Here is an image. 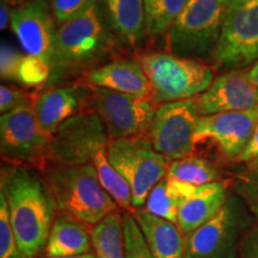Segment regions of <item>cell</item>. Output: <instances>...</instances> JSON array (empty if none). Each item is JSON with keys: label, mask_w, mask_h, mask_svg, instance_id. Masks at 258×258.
Listing matches in <instances>:
<instances>
[{"label": "cell", "mask_w": 258, "mask_h": 258, "mask_svg": "<svg viewBox=\"0 0 258 258\" xmlns=\"http://www.w3.org/2000/svg\"><path fill=\"white\" fill-rule=\"evenodd\" d=\"M10 222L25 258H35L46 247L56 207L47 185L34 171L15 167L2 180Z\"/></svg>", "instance_id": "1"}, {"label": "cell", "mask_w": 258, "mask_h": 258, "mask_svg": "<svg viewBox=\"0 0 258 258\" xmlns=\"http://www.w3.org/2000/svg\"><path fill=\"white\" fill-rule=\"evenodd\" d=\"M47 186L55 206L64 215L86 226H93L118 206L103 189L92 164L60 165L47 175Z\"/></svg>", "instance_id": "2"}, {"label": "cell", "mask_w": 258, "mask_h": 258, "mask_svg": "<svg viewBox=\"0 0 258 258\" xmlns=\"http://www.w3.org/2000/svg\"><path fill=\"white\" fill-rule=\"evenodd\" d=\"M151 86L154 103L192 99L202 95L214 80V70L195 59L171 53H147L139 59Z\"/></svg>", "instance_id": "3"}, {"label": "cell", "mask_w": 258, "mask_h": 258, "mask_svg": "<svg viewBox=\"0 0 258 258\" xmlns=\"http://www.w3.org/2000/svg\"><path fill=\"white\" fill-rule=\"evenodd\" d=\"M105 44L106 32L99 18L98 6L96 0H91L56 30L50 59V79L96 60Z\"/></svg>", "instance_id": "4"}, {"label": "cell", "mask_w": 258, "mask_h": 258, "mask_svg": "<svg viewBox=\"0 0 258 258\" xmlns=\"http://www.w3.org/2000/svg\"><path fill=\"white\" fill-rule=\"evenodd\" d=\"M231 0H188L167 32V47L173 55L195 59L214 53Z\"/></svg>", "instance_id": "5"}, {"label": "cell", "mask_w": 258, "mask_h": 258, "mask_svg": "<svg viewBox=\"0 0 258 258\" xmlns=\"http://www.w3.org/2000/svg\"><path fill=\"white\" fill-rule=\"evenodd\" d=\"M106 156L131 186L134 209L146 203L151 190L165 178L170 166L169 160L158 153L150 139L145 137L110 140Z\"/></svg>", "instance_id": "6"}, {"label": "cell", "mask_w": 258, "mask_h": 258, "mask_svg": "<svg viewBox=\"0 0 258 258\" xmlns=\"http://www.w3.org/2000/svg\"><path fill=\"white\" fill-rule=\"evenodd\" d=\"M221 66L241 70L258 61V0H231L214 50Z\"/></svg>", "instance_id": "7"}, {"label": "cell", "mask_w": 258, "mask_h": 258, "mask_svg": "<svg viewBox=\"0 0 258 258\" xmlns=\"http://www.w3.org/2000/svg\"><path fill=\"white\" fill-rule=\"evenodd\" d=\"M250 218L241 202L227 199L220 211L185 237V258H234Z\"/></svg>", "instance_id": "8"}, {"label": "cell", "mask_w": 258, "mask_h": 258, "mask_svg": "<svg viewBox=\"0 0 258 258\" xmlns=\"http://www.w3.org/2000/svg\"><path fill=\"white\" fill-rule=\"evenodd\" d=\"M200 117L195 98L158 106L147 133L154 150L169 161L191 156Z\"/></svg>", "instance_id": "9"}, {"label": "cell", "mask_w": 258, "mask_h": 258, "mask_svg": "<svg viewBox=\"0 0 258 258\" xmlns=\"http://www.w3.org/2000/svg\"><path fill=\"white\" fill-rule=\"evenodd\" d=\"M91 104L104 122L111 140L144 137L157 111L151 99L96 86H91Z\"/></svg>", "instance_id": "10"}, {"label": "cell", "mask_w": 258, "mask_h": 258, "mask_svg": "<svg viewBox=\"0 0 258 258\" xmlns=\"http://www.w3.org/2000/svg\"><path fill=\"white\" fill-rule=\"evenodd\" d=\"M110 138L96 111H84L63 122L51 138L48 157L60 165L89 164L96 152L106 148Z\"/></svg>", "instance_id": "11"}, {"label": "cell", "mask_w": 258, "mask_h": 258, "mask_svg": "<svg viewBox=\"0 0 258 258\" xmlns=\"http://www.w3.org/2000/svg\"><path fill=\"white\" fill-rule=\"evenodd\" d=\"M51 138L38 123L32 105H24L0 117L2 156L14 163H34L48 157Z\"/></svg>", "instance_id": "12"}, {"label": "cell", "mask_w": 258, "mask_h": 258, "mask_svg": "<svg viewBox=\"0 0 258 258\" xmlns=\"http://www.w3.org/2000/svg\"><path fill=\"white\" fill-rule=\"evenodd\" d=\"M258 123V111H234L201 116L195 145L213 141L228 158H239L249 145Z\"/></svg>", "instance_id": "13"}, {"label": "cell", "mask_w": 258, "mask_h": 258, "mask_svg": "<svg viewBox=\"0 0 258 258\" xmlns=\"http://www.w3.org/2000/svg\"><path fill=\"white\" fill-rule=\"evenodd\" d=\"M195 101L201 116L258 111V88L249 79L247 72L232 71L217 77Z\"/></svg>", "instance_id": "14"}, {"label": "cell", "mask_w": 258, "mask_h": 258, "mask_svg": "<svg viewBox=\"0 0 258 258\" xmlns=\"http://www.w3.org/2000/svg\"><path fill=\"white\" fill-rule=\"evenodd\" d=\"M10 25L27 55L42 57L50 63L56 30L43 0L12 9Z\"/></svg>", "instance_id": "15"}, {"label": "cell", "mask_w": 258, "mask_h": 258, "mask_svg": "<svg viewBox=\"0 0 258 258\" xmlns=\"http://www.w3.org/2000/svg\"><path fill=\"white\" fill-rule=\"evenodd\" d=\"M91 99V90L70 85L51 89L35 99L32 108L41 128L53 137L63 122L82 114L86 102Z\"/></svg>", "instance_id": "16"}, {"label": "cell", "mask_w": 258, "mask_h": 258, "mask_svg": "<svg viewBox=\"0 0 258 258\" xmlns=\"http://www.w3.org/2000/svg\"><path fill=\"white\" fill-rule=\"evenodd\" d=\"M86 82L96 88H104L115 92L152 101L150 82L139 61H112L89 72Z\"/></svg>", "instance_id": "17"}, {"label": "cell", "mask_w": 258, "mask_h": 258, "mask_svg": "<svg viewBox=\"0 0 258 258\" xmlns=\"http://www.w3.org/2000/svg\"><path fill=\"white\" fill-rule=\"evenodd\" d=\"M225 182H214L200 185L198 192L178 203L177 226L183 234L188 235L214 217L227 201Z\"/></svg>", "instance_id": "18"}, {"label": "cell", "mask_w": 258, "mask_h": 258, "mask_svg": "<svg viewBox=\"0 0 258 258\" xmlns=\"http://www.w3.org/2000/svg\"><path fill=\"white\" fill-rule=\"evenodd\" d=\"M129 213L138 221L154 258H185V235L178 226L145 209Z\"/></svg>", "instance_id": "19"}, {"label": "cell", "mask_w": 258, "mask_h": 258, "mask_svg": "<svg viewBox=\"0 0 258 258\" xmlns=\"http://www.w3.org/2000/svg\"><path fill=\"white\" fill-rule=\"evenodd\" d=\"M91 237L86 226L69 215H60L53 222L46 245L48 258H64L91 252Z\"/></svg>", "instance_id": "20"}, {"label": "cell", "mask_w": 258, "mask_h": 258, "mask_svg": "<svg viewBox=\"0 0 258 258\" xmlns=\"http://www.w3.org/2000/svg\"><path fill=\"white\" fill-rule=\"evenodd\" d=\"M109 21L120 36L135 44L145 31V0H104Z\"/></svg>", "instance_id": "21"}, {"label": "cell", "mask_w": 258, "mask_h": 258, "mask_svg": "<svg viewBox=\"0 0 258 258\" xmlns=\"http://www.w3.org/2000/svg\"><path fill=\"white\" fill-rule=\"evenodd\" d=\"M90 237L98 258H125L123 215L117 211L93 226Z\"/></svg>", "instance_id": "22"}, {"label": "cell", "mask_w": 258, "mask_h": 258, "mask_svg": "<svg viewBox=\"0 0 258 258\" xmlns=\"http://www.w3.org/2000/svg\"><path fill=\"white\" fill-rule=\"evenodd\" d=\"M91 161L99 183L116 202V205L128 212L133 211V195L131 186L110 164L106 156V148H102L96 152Z\"/></svg>", "instance_id": "23"}, {"label": "cell", "mask_w": 258, "mask_h": 258, "mask_svg": "<svg viewBox=\"0 0 258 258\" xmlns=\"http://www.w3.org/2000/svg\"><path fill=\"white\" fill-rule=\"evenodd\" d=\"M188 0H145V31L150 36H161L170 31Z\"/></svg>", "instance_id": "24"}, {"label": "cell", "mask_w": 258, "mask_h": 258, "mask_svg": "<svg viewBox=\"0 0 258 258\" xmlns=\"http://www.w3.org/2000/svg\"><path fill=\"white\" fill-rule=\"evenodd\" d=\"M166 177L195 185L220 182V172L218 167L209 160L195 156L171 161Z\"/></svg>", "instance_id": "25"}, {"label": "cell", "mask_w": 258, "mask_h": 258, "mask_svg": "<svg viewBox=\"0 0 258 258\" xmlns=\"http://www.w3.org/2000/svg\"><path fill=\"white\" fill-rule=\"evenodd\" d=\"M145 211L177 225L178 201L171 194L166 177L151 190L145 203Z\"/></svg>", "instance_id": "26"}, {"label": "cell", "mask_w": 258, "mask_h": 258, "mask_svg": "<svg viewBox=\"0 0 258 258\" xmlns=\"http://www.w3.org/2000/svg\"><path fill=\"white\" fill-rule=\"evenodd\" d=\"M125 258H154L145 235L132 213L123 214Z\"/></svg>", "instance_id": "27"}, {"label": "cell", "mask_w": 258, "mask_h": 258, "mask_svg": "<svg viewBox=\"0 0 258 258\" xmlns=\"http://www.w3.org/2000/svg\"><path fill=\"white\" fill-rule=\"evenodd\" d=\"M0 258H25L12 231L8 202L3 192H0Z\"/></svg>", "instance_id": "28"}, {"label": "cell", "mask_w": 258, "mask_h": 258, "mask_svg": "<svg viewBox=\"0 0 258 258\" xmlns=\"http://www.w3.org/2000/svg\"><path fill=\"white\" fill-rule=\"evenodd\" d=\"M51 76L50 63L42 57L25 55L19 67L18 80L27 86L42 85Z\"/></svg>", "instance_id": "29"}, {"label": "cell", "mask_w": 258, "mask_h": 258, "mask_svg": "<svg viewBox=\"0 0 258 258\" xmlns=\"http://www.w3.org/2000/svg\"><path fill=\"white\" fill-rule=\"evenodd\" d=\"M24 56L16 48L3 42L0 49V76L3 80H18L19 67Z\"/></svg>", "instance_id": "30"}, {"label": "cell", "mask_w": 258, "mask_h": 258, "mask_svg": "<svg viewBox=\"0 0 258 258\" xmlns=\"http://www.w3.org/2000/svg\"><path fill=\"white\" fill-rule=\"evenodd\" d=\"M239 192L251 212L258 217V163L249 164V170L241 180Z\"/></svg>", "instance_id": "31"}, {"label": "cell", "mask_w": 258, "mask_h": 258, "mask_svg": "<svg viewBox=\"0 0 258 258\" xmlns=\"http://www.w3.org/2000/svg\"><path fill=\"white\" fill-rule=\"evenodd\" d=\"M24 105H32L31 97L15 86L2 85L0 88V112L2 115Z\"/></svg>", "instance_id": "32"}, {"label": "cell", "mask_w": 258, "mask_h": 258, "mask_svg": "<svg viewBox=\"0 0 258 258\" xmlns=\"http://www.w3.org/2000/svg\"><path fill=\"white\" fill-rule=\"evenodd\" d=\"M90 2L91 0H53L51 9L54 18L57 23L62 25L79 14Z\"/></svg>", "instance_id": "33"}, {"label": "cell", "mask_w": 258, "mask_h": 258, "mask_svg": "<svg viewBox=\"0 0 258 258\" xmlns=\"http://www.w3.org/2000/svg\"><path fill=\"white\" fill-rule=\"evenodd\" d=\"M241 258H258V225L246 234L241 243Z\"/></svg>", "instance_id": "34"}, {"label": "cell", "mask_w": 258, "mask_h": 258, "mask_svg": "<svg viewBox=\"0 0 258 258\" xmlns=\"http://www.w3.org/2000/svg\"><path fill=\"white\" fill-rule=\"evenodd\" d=\"M238 159L247 164L258 163V123L249 145H247L244 152L240 154V157Z\"/></svg>", "instance_id": "35"}, {"label": "cell", "mask_w": 258, "mask_h": 258, "mask_svg": "<svg viewBox=\"0 0 258 258\" xmlns=\"http://www.w3.org/2000/svg\"><path fill=\"white\" fill-rule=\"evenodd\" d=\"M11 6H9L6 3L2 2L0 4V29L5 30L8 25L11 23Z\"/></svg>", "instance_id": "36"}, {"label": "cell", "mask_w": 258, "mask_h": 258, "mask_svg": "<svg viewBox=\"0 0 258 258\" xmlns=\"http://www.w3.org/2000/svg\"><path fill=\"white\" fill-rule=\"evenodd\" d=\"M247 76H249V79L252 82L254 85L258 88V61L254 63V66L251 69L249 72H247Z\"/></svg>", "instance_id": "37"}, {"label": "cell", "mask_w": 258, "mask_h": 258, "mask_svg": "<svg viewBox=\"0 0 258 258\" xmlns=\"http://www.w3.org/2000/svg\"><path fill=\"white\" fill-rule=\"evenodd\" d=\"M2 2L6 3L9 6H11V8L14 9V8H19V6H23L25 4H29V3H31L32 0H2Z\"/></svg>", "instance_id": "38"}, {"label": "cell", "mask_w": 258, "mask_h": 258, "mask_svg": "<svg viewBox=\"0 0 258 258\" xmlns=\"http://www.w3.org/2000/svg\"><path fill=\"white\" fill-rule=\"evenodd\" d=\"M64 258H98L96 256V253L92 252H88L84 254H78V256H73V257H64Z\"/></svg>", "instance_id": "39"}]
</instances>
